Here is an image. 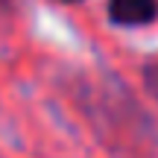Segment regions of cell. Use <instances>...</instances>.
<instances>
[{
    "mask_svg": "<svg viewBox=\"0 0 158 158\" xmlns=\"http://www.w3.org/2000/svg\"><path fill=\"white\" fill-rule=\"evenodd\" d=\"M141 76H143V88L149 91V97L158 100V62H147L143 70H141Z\"/></svg>",
    "mask_w": 158,
    "mask_h": 158,
    "instance_id": "7a4b0ae2",
    "label": "cell"
},
{
    "mask_svg": "<svg viewBox=\"0 0 158 158\" xmlns=\"http://www.w3.org/2000/svg\"><path fill=\"white\" fill-rule=\"evenodd\" d=\"M106 18L117 29H143L158 21V0H106Z\"/></svg>",
    "mask_w": 158,
    "mask_h": 158,
    "instance_id": "6da1fadb",
    "label": "cell"
},
{
    "mask_svg": "<svg viewBox=\"0 0 158 158\" xmlns=\"http://www.w3.org/2000/svg\"><path fill=\"white\" fill-rule=\"evenodd\" d=\"M56 3H64V6H76V3H82V0H56Z\"/></svg>",
    "mask_w": 158,
    "mask_h": 158,
    "instance_id": "277c9868",
    "label": "cell"
},
{
    "mask_svg": "<svg viewBox=\"0 0 158 158\" xmlns=\"http://www.w3.org/2000/svg\"><path fill=\"white\" fill-rule=\"evenodd\" d=\"M15 9V0H0V15H9Z\"/></svg>",
    "mask_w": 158,
    "mask_h": 158,
    "instance_id": "3957f363",
    "label": "cell"
}]
</instances>
